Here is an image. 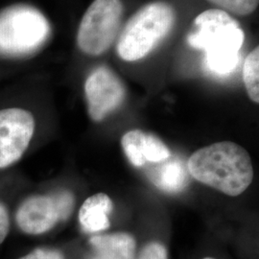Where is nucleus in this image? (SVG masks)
<instances>
[{
    "mask_svg": "<svg viewBox=\"0 0 259 259\" xmlns=\"http://www.w3.org/2000/svg\"><path fill=\"white\" fill-rule=\"evenodd\" d=\"M111 198L105 193H97L88 198L79 211V221L88 232L105 231L110 227L109 214L112 210Z\"/></svg>",
    "mask_w": 259,
    "mask_h": 259,
    "instance_id": "obj_11",
    "label": "nucleus"
},
{
    "mask_svg": "<svg viewBox=\"0 0 259 259\" xmlns=\"http://www.w3.org/2000/svg\"><path fill=\"white\" fill-rule=\"evenodd\" d=\"M74 207V196L66 190L49 195H35L26 199L18 209L17 223L27 234L49 232L56 224L66 220Z\"/></svg>",
    "mask_w": 259,
    "mask_h": 259,
    "instance_id": "obj_6",
    "label": "nucleus"
},
{
    "mask_svg": "<svg viewBox=\"0 0 259 259\" xmlns=\"http://www.w3.org/2000/svg\"><path fill=\"white\" fill-rule=\"evenodd\" d=\"M186 40L205 52V65L215 74L232 72L239 63L245 34L237 20L220 9L206 10L193 21Z\"/></svg>",
    "mask_w": 259,
    "mask_h": 259,
    "instance_id": "obj_2",
    "label": "nucleus"
},
{
    "mask_svg": "<svg viewBox=\"0 0 259 259\" xmlns=\"http://www.w3.org/2000/svg\"><path fill=\"white\" fill-rule=\"evenodd\" d=\"M139 259H168V252L162 244L151 242L144 247Z\"/></svg>",
    "mask_w": 259,
    "mask_h": 259,
    "instance_id": "obj_15",
    "label": "nucleus"
},
{
    "mask_svg": "<svg viewBox=\"0 0 259 259\" xmlns=\"http://www.w3.org/2000/svg\"><path fill=\"white\" fill-rule=\"evenodd\" d=\"M175 20V11L166 2L156 1L143 6L123 29L116 46L117 54L126 62L145 58L170 33Z\"/></svg>",
    "mask_w": 259,
    "mask_h": 259,
    "instance_id": "obj_3",
    "label": "nucleus"
},
{
    "mask_svg": "<svg viewBox=\"0 0 259 259\" xmlns=\"http://www.w3.org/2000/svg\"><path fill=\"white\" fill-rule=\"evenodd\" d=\"M150 171V179L161 190L168 193L182 191L187 184L188 174L185 163L180 158L169 157Z\"/></svg>",
    "mask_w": 259,
    "mask_h": 259,
    "instance_id": "obj_12",
    "label": "nucleus"
},
{
    "mask_svg": "<svg viewBox=\"0 0 259 259\" xmlns=\"http://www.w3.org/2000/svg\"><path fill=\"white\" fill-rule=\"evenodd\" d=\"M34 132L35 119L30 111L19 108L0 110V169L23 156Z\"/></svg>",
    "mask_w": 259,
    "mask_h": 259,
    "instance_id": "obj_7",
    "label": "nucleus"
},
{
    "mask_svg": "<svg viewBox=\"0 0 259 259\" xmlns=\"http://www.w3.org/2000/svg\"><path fill=\"white\" fill-rule=\"evenodd\" d=\"M93 253L88 259H134L137 242L129 233H111L91 238Z\"/></svg>",
    "mask_w": 259,
    "mask_h": 259,
    "instance_id": "obj_10",
    "label": "nucleus"
},
{
    "mask_svg": "<svg viewBox=\"0 0 259 259\" xmlns=\"http://www.w3.org/2000/svg\"><path fill=\"white\" fill-rule=\"evenodd\" d=\"M51 28L45 15L28 5H16L0 12V55L23 57L47 42Z\"/></svg>",
    "mask_w": 259,
    "mask_h": 259,
    "instance_id": "obj_4",
    "label": "nucleus"
},
{
    "mask_svg": "<svg viewBox=\"0 0 259 259\" xmlns=\"http://www.w3.org/2000/svg\"><path fill=\"white\" fill-rule=\"evenodd\" d=\"M84 94L91 118L99 122L120 107L126 96V90L112 70L99 66L85 80Z\"/></svg>",
    "mask_w": 259,
    "mask_h": 259,
    "instance_id": "obj_8",
    "label": "nucleus"
},
{
    "mask_svg": "<svg viewBox=\"0 0 259 259\" xmlns=\"http://www.w3.org/2000/svg\"><path fill=\"white\" fill-rule=\"evenodd\" d=\"M121 0H94L85 11L77 32V46L83 54L100 56L116 39L123 18Z\"/></svg>",
    "mask_w": 259,
    "mask_h": 259,
    "instance_id": "obj_5",
    "label": "nucleus"
},
{
    "mask_svg": "<svg viewBox=\"0 0 259 259\" xmlns=\"http://www.w3.org/2000/svg\"><path fill=\"white\" fill-rule=\"evenodd\" d=\"M9 229V213L5 205L0 202V244L6 239Z\"/></svg>",
    "mask_w": 259,
    "mask_h": 259,
    "instance_id": "obj_17",
    "label": "nucleus"
},
{
    "mask_svg": "<svg viewBox=\"0 0 259 259\" xmlns=\"http://www.w3.org/2000/svg\"><path fill=\"white\" fill-rule=\"evenodd\" d=\"M19 259H65V257L60 250L48 248H37Z\"/></svg>",
    "mask_w": 259,
    "mask_h": 259,
    "instance_id": "obj_16",
    "label": "nucleus"
},
{
    "mask_svg": "<svg viewBox=\"0 0 259 259\" xmlns=\"http://www.w3.org/2000/svg\"><path fill=\"white\" fill-rule=\"evenodd\" d=\"M214 5L220 7L223 11H228L237 16H248L253 13L259 0H208Z\"/></svg>",
    "mask_w": 259,
    "mask_h": 259,
    "instance_id": "obj_14",
    "label": "nucleus"
},
{
    "mask_svg": "<svg viewBox=\"0 0 259 259\" xmlns=\"http://www.w3.org/2000/svg\"><path fill=\"white\" fill-rule=\"evenodd\" d=\"M187 170L200 183L232 197L242 194L253 180L249 153L231 141L199 149L189 157Z\"/></svg>",
    "mask_w": 259,
    "mask_h": 259,
    "instance_id": "obj_1",
    "label": "nucleus"
},
{
    "mask_svg": "<svg viewBox=\"0 0 259 259\" xmlns=\"http://www.w3.org/2000/svg\"><path fill=\"white\" fill-rule=\"evenodd\" d=\"M121 145L130 162L136 167L143 166L147 161L160 162L171 156L169 149L160 139L140 130L126 133L122 137Z\"/></svg>",
    "mask_w": 259,
    "mask_h": 259,
    "instance_id": "obj_9",
    "label": "nucleus"
},
{
    "mask_svg": "<svg viewBox=\"0 0 259 259\" xmlns=\"http://www.w3.org/2000/svg\"><path fill=\"white\" fill-rule=\"evenodd\" d=\"M204 259H215V258H213V257H205V258H204Z\"/></svg>",
    "mask_w": 259,
    "mask_h": 259,
    "instance_id": "obj_18",
    "label": "nucleus"
},
{
    "mask_svg": "<svg viewBox=\"0 0 259 259\" xmlns=\"http://www.w3.org/2000/svg\"><path fill=\"white\" fill-rule=\"evenodd\" d=\"M243 80L250 100L259 103V47H255L245 60Z\"/></svg>",
    "mask_w": 259,
    "mask_h": 259,
    "instance_id": "obj_13",
    "label": "nucleus"
}]
</instances>
